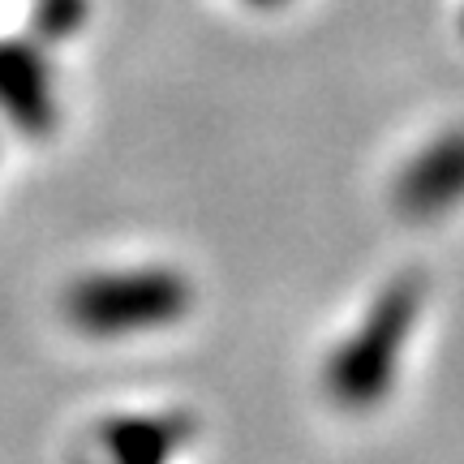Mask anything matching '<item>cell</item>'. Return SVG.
<instances>
[{"label":"cell","instance_id":"1","mask_svg":"<svg viewBox=\"0 0 464 464\" xmlns=\"http://www.w3.org/2000/svg\"><path fill=\"white\" fill-rule=\"evenodd\" d=\"M189 288L177 271L142 266V271H95L65 288L61 310L65 323L82 335H133L164 327L185 314Z\"/></svg>","mask_w":464,"mask_h":464},{"label":"cell","instance_id":"2","mask_svg":"<svg viewBox=\"0 0 464 464\" xmlns=\"http://www.w3.org/2000/svg\"><path fill=\"white\" fill-rule=\"evenodd\" d=\"M0 112L34 138L56 130V91L48 61L31 44H0Z\"/></svg>","mask_w":464,"mask_h":464},{"label":"cell","instance_id":"3","mask_svg":"<svg viewBox=\"0 0 464 464\" xmlns=\"http://www.w3.org/2000/svg\"><path fill=\"white\" fill-rule=\"evenodd\" d=\"M181 443L172 417H112L86 434L73 464H168Z\"/></svg>","mask_w":464,"mask_h":464},{"label":"cell","instance_id":"4","mask_svg":"<svg viewBox=\"0 0 464 464\" xmlns=\"http://www.w3.org/2000/svg\"><path fill=\"white\" fill-rule=\"evenodd\" d=\"M86 14V0H39L34 9V26L48 34V39H61L69 34Z\"/></svg>","mask_w":464,"mask_h":464},{"label":"cell","instance_id":"5","mask_svg":"<svg viewBox=\"0 0 464 464\" xmlns=\"http://www.w3.org/2000/svg\"><path fill=\"white\" fill-rule=\"evenodd\" d=\"M246 5H254V9H276V5H284V0H246Z\"/></svg>","mask_w":464,"mask_h":464}]
</instances>
